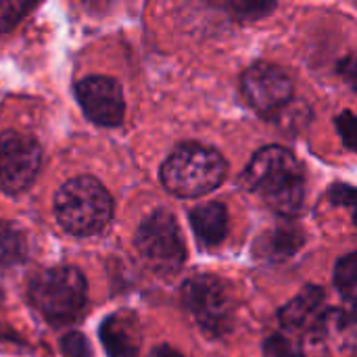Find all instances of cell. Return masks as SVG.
Returning <instances> with one entry per match:
<instances>
[{"instance_id": "obj_1", "label": "cell", "mask_w": 357, "mask_h": 357, "mask_svg": "<svg viewBox=\"0 0 357 357\" xmlns=\"http://www.w3.org/2000/svg\"><path fill=\"white\" fill-rule=\"evenodd\" d=\"M241 184L259 195L264 203L284 218L301 211L305 199V174L295 155L282 146H266L253 155Z\"/></svg>"}, {"instance_id": "obj_2", "label": "cell", "mask_w": 357, "mask_h": 357, "mask_svg": "<svg viewBox=\"0 0 357 357\" xmlns=\"http://www.w3.org/2000/svg\"><path fill=\"white\" fill-rule=\"evenodd\" d=\"M54 215L69 234L92 236L107 228L113 215V201L107 188L90 178L79 176L65 182L54 195Z\"/></svg>"}, {"instance_id": "obj_3", "label": "cell", "mask_w": 357, "mask_h": 357, "mask_svg": "<svg viewBox=\"0 0 357 357\" xmlns=\"http://www.w3.org/2000/svg\"><path fill=\"white\" fill-rule=\"evenodd\" d=\"M226 176L224 157L205 144L188 142L165 159L161 167L163 186L178 197H201L222 184Z\"/></svg>"}, {"instance_id": "obj_4", "label": "cell", "mask_w": 357, "mask_h": 357, "mask_svg": "<svg viewBox=\"0 0 357 357\" xmlns=\"http://www.w3.org/2000/svg\"><path fill=\"white\" fill-rule=\"evenodd\" d=\"M86 278L71 266L48 268L29 282V303L52 324H67L79 318L86 307Z\"/></svg>"}, {"instance_id": "obj_5", "label": "cell", "mask_w": 357, "mask_h": 357, "mask_svg": "<svg viewBox=\"0 0 357 357\" xmlns=\"http://www.w3.org/2000/svg\"><path fill=\"white\" fill-rule=\"evenodd\" d=\"M134 243L142 264L159 276L176 274L186 259L182 230L176 218L163 209L144 218Z\"/></svg>"}, {"instance_id": "obj_6", "label": "cell", "mask_w": 357, "mask_h": 357, "mask_svg": "<svg viewBox=\"0 0 357 357\" xmlns=\"http://www.w3.org/2000/svg\"><path fill=\"white\" fill-rule=\"evenodd\" d=\"M182 301L195 322L209 337H224L234 320V305L226 284L209 274L192 276L182 287Z\"/></svg>"}, {"instance_id": "obj_7", "label": "cell", "mask_w": 357, "mask_h": 357, "mask_svg": "<svg viewBox=\"0 0 357 357\" xmlns=\"http://www.w3.org/2000/svg\"><path fill=\"white\" fill-rule=\"evenodd\" d=\"M307 357H354L357 354V318L345 310H326L310 326L301 341Z\"/></svg>"}, {"instance_id": "obj_8", "label": "cell", "mask_w": 357, "mask_h": 357, "mask_svg": "<svg viewBox=\"0 0 357 357\" xmlns=\"http://www.w3.org/2000/svg\"><path fill=\"white\" fill-rule=\"evenodd\" d=\"M42 149L36 138L21 132L0 134V192L25 190L40 169Z\"/></svg>"}, {"instance_id": "obj_9", "label": "cell", "mask_w": 357, "mask_h": 357, "mask_svg": "<svg viewBox=\"0 0 357 357\" xmlns=\"http://www.w3.org/2000/svg\"><path fill=\"white\" fill-rule=\"evenodd\" d=\"M241 90L257 113L272 115L291 100L293 82L280 67L272 63H255L243 73Z\"/></svg>"}, {"instance_id": "obj_10", "label": "cell", "mask_w": 357, "mask_h": 357, "mask_svg": "<svg viewBox=\"0 0 357 357\" xmlns=\"http://www.w3.org/2000/svg\"><path fill=\"white\" fill-rule=\"evenodd\" d=\"M77 100L84 113L98 126L115 128L123 121L126 102L119 84L107 75H88L77 84Z\"/></svg>"}, {"instance_id": "obj_11", "label": "cell", "mask_w": 357, "mask_h": 357, "mask_svg": "<svg viewBox=\"0 0 357 357\" xmlns=\"http://www.w3.org/2000/svg\"><path fill=\"white\" fill-rule=\"evenodd\" d=\"M100 341L109 357H138L142 339L136 316L130 312L109 316L100 326Z\"/></svg>"}, {"instance_id": "obj_12", "label": "cell", "mask_w": 357, "mask_h": 357, "mask_svg": "<svg viewBox=\"0 0 357 357\" xmlns=\"http://www.w3.org/2000/svg\"><path fill=\"white\" fill-rule=\"evenodd\" d=\"M305 243V236L299 226L295 224H278L270 230H266L257 241H255V257L266 261V264H280L293 257L301 245Z\"/></svg>"}, {"instance_id": "obj_13", "label": "cell", "mask_w": 357, "mask_h": 357, "mask_svg": "<svg viewBox=\"0 0 357 357\" xmlns=\"http://www.w3.org/2000/svg\"><path fill=\"white\" fill-rule=\"evenodd\" d=\"M190 224L203 247H218L228 234V211L222 203H203L190 211Z\"/></svg>"}, {"instance_id": "obj_14", "label": "cell", "mask_w": 357, "mask_h": 357, "mask_svg": "<svg viewBox=\"0 0 357 357\" xmlns=\"http://www.w3.org/2000/svg\"><path fill=\"white\" fill-rule=\"evenodd\" d=\"M324 291L318 284H307L297 297H293L280 310V324L291 333L299 328H307L322 312Z\"/></svg>"}, {"instance_id": "obj_15", "label": "cell", "mask_w": 357, "mask_h": 357, "mask_svg": "<svg viewBox=\"0 0 357 357\" xmlns=\"http://www.w3.org/2000/svg\"><path fill=\"white\" fill-rule=\"evenodd\" d=\"M27 255V243L23 232L10 224L0 220V268H13L21 264Z\"/></svg>"}, {"instance_id": "obj_16", "label": "cell", "mask_w": 357, "mask_h": 357, "mask_svg": "<svg viewBox=\"0 0 357 357\" xmlns=\"http://www.w3.org/2000/svg\"><path fill=\"white\" fill-rule=\"evenodd\" d=\"M335 284L345 301L357 303V251L339 259L335 268Z\"/></svg>"}, {"instance_id": "obj_17", "label": "cell", "mask_w": 357, "mask_h": 357, "mask_svg": "<svg viewBox=\"0 0 357 357\" xmlns=\"http://www.w3.org/2000/svg\"><path fill=\"white\" fill-rule=\"evenodd\" d=\"M264 357H303V347L293 335L276 333L266 341Z\"/></svg>"}, {"instance_id": "obj_18", "label": "cell", "mask_w": 357, "mask_h": 357, "mask_svg": "<svg viewBox=\"0 0 357 357\" xmlns=\"http://www.w3.org/2000/svg\"><path fill=\"white\" fill-rule=\"evenodd\" d=\"M33 8V4L29 2H0V33H8L29 10Z\"/></svg>"}, {"instance_id": "obj_19", "label": "cell", "mask_w": 357, "mask_h": 357, "mask_svg": "<svg viewBox=\"0 0 357 357\" xmlns=\"http://www.w3.org/2000/svg\"><path fill=\"white\" fill-rule=\"evenodd\" d=\"M328 201L333 205H339V207H345L349 213H351V220L357 226V188L356 186H349V184H333L331 190H328Z\"/></svg>"}, {"instance_id": "obj_20", "label": "cell", "mask_w": 357, "mask_h": 357, "mask_svg": "<svg viewBox=\"0 0 357 357\" xmlns=\"http://www.w3.org/2000/svg\"><path fill=\"white\" fill-rule=\"evenodd\" d=\"M337 130L343 144L357 153V113L343 111L341 115H337Z\"/></svg>"}, {"instance_id": "obj_21", "label": "cell", "mask_w": 357, "mask_h": 357, "mask_svg": "<svg viewBox=\"0 0 357 357\" xmlns=\"http://www.w3.org/2000/svg\"><path fill=\"white\" fill-rule=\"evenodd\" d=\"M238 19H259L264 17L266 13L274 10V4L272 2H228L226 4Z\"/></svg>"}, {"instance_id": "obj_22", "label": "cell", "mask_w": 357, "mask_h": 357, "mask_svg": "<svg viewBox=\"0 0 357 357\" xmlns=\"http://www.w3.org/2000/svg\"><path fill=\"white\" fill-rule=\"evenodd\" d=\"M61 349L65 357H92L88 339L82 333H69L61 339Z\"/></svg>"}, {"instance_id": "obj_23", "label": "cell", "mask_w": 357, "mask_h": 357, "mask_svg": "<svg viewBox=\"0 0 357 357\" xmlns=\"http://www.w3.org/2000/svg\"><path fill=\"white\" fill-rule=\"evenodd\" d=\"M339 75L357 92V54H349L339 61Z\"/></svg>"}, {"instance_id": "obj_24", "label": "cell", "mask_w": 357, "mask_h": 357, "mask_svg": "<svg viewBox=\"0 0 357 357\" xmlns=\"http://www.w3.org/2000/svg\"><path fill=\"white\" fill-rule=\"evenodd\" d=\"M151 357H184L178 349L169 347V345H159L151 351Z\"/></svg>"}, {"instance_id": "obj_25", "label": "cell", "mask_w": 357, "mask_h": 357, "mask_svg": "<svg viewBox=\"0 0 357 357\" xmlns=\"http://www.w3.org/2000/svg\"><path fill=\"white\" fill-rule=\"evenodd\" d=\"M0 301H2V291H0Z\"/></svg>"}]
</instances>
